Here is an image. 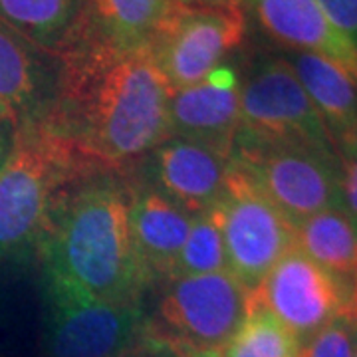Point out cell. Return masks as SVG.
<instances>
[{
    "mask_svg": "<svg viewBox=\"0 0 357 357\" xmlns=\"http://www.w3.org/2000/svg\"><path fill=\"white\" fill-rule=\"evenodd\" d=\"M173 2L191 8H213V6H243L244 0H173Z\"/></svg>",
    "mask_w": 357,
    "mask_h": 357,
    "instance_id": "484cf974",
    "label": "cell"
},
{
    "mask_svg": "<svg viewBox=\"0 0 357 357\" xmlns=\"http://www.w3.org/2000/svg\"><path fill=\"white\" fill-rule=\"evenodd\" d=\"M171 88L149 52H137L60 93L42 119L98 173H119L171 137Z\"/></svg>",
    "mask_w": 357,
    "mask_h": 357,
    "instance_id": "6da1fadb",
    "label": "cell"
},
{
    "mask_svg": "<svg viewBox=\"0 0 357 357\" xmlns=\"http://www.w3.org/2000/svg\"><path fill=\"white\" fill-rule=\"evenodd\" d=\"M13 326L14 319L10 306H8V302L0 300V349L4 347V342L8 340V335L13 332Z\"/></svg>",
    "mask_w": 357,
    "mask_h": 357,
    "instance_id": "d4e9b609",
    "label": "cell"
},
{
    "mask_svg": "<svg viewBox=\"0 0 357 357\" xmlns=\"http://www.w3.org/2000/svg\"><path fill=\"white\" fill-rule=\"evenodd\" d=\"M42 294V357H121L143 340V306L105 302L48 272Z\"/></svg>",
    "mask_w": 357,
    "mask_h": 357,
    "instance_id": "5b68a950",
    "label": "cell"
},
{
    "mask_svg": "<svg viewBox=\"0 0 357 357\" xmlns=\"http://www.w3.org/2000/svg\"><path fill=\"white\" fill-rule=\"evenodd\" d=\"M250 306L270 312L300 344L340 316L357 318L356 292L296 244L250 292Z\"/></svg>",
    "mask_w": 357,
    "mask_h": 357,
    "instance_id": "8fae6325",
    "label": "cell"
},
{
    "mask_svg": "<svg viewBox=\"0 0 357 357\" xmlns=\"http://www.w3.org/2000/svg\"><path fill=\"white\" fill-rule=\"evenodd\" d=\"M356 357H357V347H356Z\"/></svg>",
    "mask_w": 357,
    "mask_h": 357,
    "instance_id": "d6a6232c",
    "label": "cell"
},
{
    "mask_svg": "<svg viewBox=\"0 0 357 357\" xmlns=\"http://www.w3.org/2000/svg\"><path fill=\"white\" fill-rule=\"evenodd\" d=\"M208 215L222 236L227 270L248 292L296 244V227L232 159L222 195Z\"/></svg>",
    "mask_w": 357,
    "mask_h": 357,
    "instance_id": "8992f818",
    "label": "cell"
},
{
    "mask_svg": "<svg viewBox=\"0 0 357 357\" xmlns=\"http://www.w3.org/2000/svg\"><path fill=\"white\" fill-rule=\"evenodd\" d=\"M342 173V203L357 227V145L337 155Z\"/></svg>",
    "mask_w": 357,
    "mask_h": 357,
    "instance_id": "cb8c5ba5",
    "label": "cell"
},
{
    "mask_svg": "<svg viewBox=\"0 0 357 357\" xmlns=\"http://www.w3.org/2000/svg\"><path fill=\"white\" fill-rule=\"evenodd\" d=\"M62 64L56 54L40 50L0 24V103L16 126L42 119L60 96Z\"/></svg>",
    "mask_w": 357,
    "mask_h": 357,
    "instance_id": "9a60e30c",
    "label": "cell"
},
{
    "mask_svg": "<svg viewBox=\"0 0 357 357\" xmlns=\"http://www.w3.org/2000/svg\"><path fill=\"white\" fill-rule=\"evenodd\" d=\"M14 137V126H0V167L4 163V159L10 153Z\"/></svg>",
    "mask_w": 357,
    "mask_h": 357,
    "instance_id": "4316f807",
    "label": "cell"
},
{
    "mask_svg": "<svg viewBox=\"0 0 357 357\" xmlns=\"http://www.w3.org/2000/svg\"><path fill=\"white\" fill-rule=\"evenodd\" d=\"M246 22L244 6L191 8L171 2L147 52L171 91L189 88L243 46Z\"/></svg>",
    "mask_w": 357,
    "mask_h": 357,
    "instance_id": "30bf717a",
    "label": "cell"
},
{
    "mask_svg": "<svg viewBox=\"0 0 357 357\" xmlns=\"http://www.w3.org/2000/svg\"><path fill=\"white\" fill-rule=\"evenodd\" d=\"M246 18L284 52L316 54L345 70L357 84V48L328 20L316 0H244Z\"/></svg>",
    "mask_w": 357,
    "mask_h": 357,
    "instance_id": "4fadbf2b",
    "label": "cell"
},
{
    "mask_svg": "<svg viewBox=\"0 0 357 357\" xmlns=\"http://www.w3.org/2000/svg\"><path fill=\"white\" fill-rule=\"evenodd\" d=\"M300 340L264 307L250 306L215 357H298Z\"/></svg>",
    "mask_w": 357,
    "mask_h": 357,
    "instance_id": "ffe728a7",
    "label": "cell"
},
{
    "mask_svg": "<svg viewBox=\"0 0 357 357\" xmlns=\"http://www.w3.org/2000/svg\"><path fill=\"white\" fill-rule=\"evenodd\" d=\"M171 2L88 0L56 54L62 64L60 93L77 88L128 56L149 50Z\"/></svg>",
    "mask_w": 357,
    "mask_h": 357,
    "instance_id": "ba28073f",
    "label": "cell"
},
{
    "mask_svg": "<svg viewBox=\"0 0 357 357\" xmlns=\"http://www.w3.org/2000/svg\"><path fill=\"white\" fill-rule=\"evenodd\" d=\"M129 229L153 282H169L187 241L191 215L153 187L128 189Z\"/></svg>",
    "mask_w": 357,
    "mask_h": 357,
    "instance_id": "2e32d148",
    "label": "cell"
},
{
    "mask_svg": "<svg viewBox=\"0 0 357 357\" xmlns=\"http://www.w3.org/2000/svg\"><path fill=\"white\" fill-rule=\"evenodd\" d=\"M356 306H357V280H356Z\"/></svg>",
    "mask_w": 357,
    "mask_h": 357,
    "instance_id": "4dcf8cb0",
    "label": "cell"
},
{
    "mask_svg": "<svg viewBox=\"0 0 357 357\" xmlns=\"http://www.w3.org/2000/svg\"><path fill=\"white\" fill-rule=\"evenodd\" d=\"M126 357H151V349L141 342L135 349H131Z\"/></svg>",
    "mask_w": 357,
    "mask_h": 357,
    "instance_id": "f1b7e54d",
    "label": "cell"
},
{
    "mask_svg": "<svg viewBox=\"0 0 357 357\" xmlns=\"http://www.w3.org/2000/svg\"><path fill=\"white\" fill-rule=\"evenodd\" d=\"M126 356H128V354H126ZM126 356H121V357H126Z\"/></svg>",
    "mask_w": 357,
    "mask_h": 357,
    "instance_id": "836d02e7",
    "label": "cell"
},
{
    "mask_svg": "<svg viewBox=\"0 0 357 357\" xmlns=\"http://www.w3.org/2000/svg\"><path fill=\"white\" fill-rule=\"evenodd\" d=\"M171 137H183L232 155L241 128V77L229 66L203 82L171 93Z\"/></svg>",
    "mask_w": 357,
    "mask_h": 357,
    "instance_id": "5bb4252c",
    "label": "cell"
},
{
    "mask_svg": "<svg viewBox=\"0 0 357 357\" xmlns=\"http://www.w3.org/2000/svg\"><path fill=\"white\" fill-rule=\"evenodd\" d=\"M300 84L306 89L335 153L357 145V84L340 66L307 52H284Z\"/></svg>",
    "mask_w": 357,
    "mask_h": 357,
    "instance_id": "e0dca14e",
    "label": "cell"
},
{
    "mask_svg": "<svg viewBox=\"0 0 357 357\" xmlns=\"http://www.w3.org/2000/svg\"><path fill=\"white\" fill-rule=\"evenodd\" d=\"M229 167L230 155L183 137H169L149 153L151 187L191 217L218 203Z\"/></svg>",
    "mask_w": 357,
    "mask_h": 357,
    "instance_id": "7c38bea8",
    "label": "cell"
},
{
    "mask_svg": "<svg viewBox=\"0 0 357 357\" xmlns=\"http://www.w3.org/2000/svg\"><path fill=\"white\" fill-rule=\"evenodd\" d=\"M230 159L294 227L319 211L344 206L337 155L300 145L234 139Z\"/></svg>",
    "mask_w": 357,
    "mask_h": 357,
    "instance_id": "9c48e42d",
    "label": "cell"
},
{
    "mask_svg": "<svg viewBox=\"0 0 357 357\" xmlns=\"http://www.w3.org/2000/svg\"><path fill=\"white\" fill-rule=\"evenodd\" d=\"M88 0H0V24L40 50L58 54Z\"/></svg>",
    "mask_w": 357,
    "mask_h": 357,
    "instance_id": "d6986e66",
    "label": "cell"
},
{
    "mask_svg": "<svg viewBox=\"0 0 357 357\" xmlns=\"http://www.w3.org/2000/svg\"><path fill=\"white\" fill-rule=\"evenodd\" d=\"M141 342H143V340H141ZM143 344L151 349V357H181V356H177V354H173V351L165 349V347H159V345L149 344V342H143Z\"/></svg>",
    "mask_w": 357,
    "mask_h": 357,
    "instance_id": "83f0119b",
    "label": "cell"
},
{
    "mask_svg": "<svg viewBox=\"0 0 357 357\" xmlns=\"http://www.w3.org/2000/svg\"><path fill=\"white\" fill-rule=\"evenodd\" d=\"M0 126H14L16 128V121H14V117L10 115V112L0 103Z\"/></svg>",
    "mask_w": 357,
    "mask_h": 357,
    "instance_id": "f546056e",
    "label": "cell"
},
{
    "mask_svg": "<svg viewBox=\"0 0 357 357\" xmlns=\"http://www.w3.org/2000/svg\"><path fill=\"white\" fill-rule=\"evenodd\" d=\"M316 2L328 16V20L357 48V0H316Z\"/></svg>",
    "mask_w": 357,
    "mask_h": 357,
    "instance_id": "603a6c76",
    "label": "cell"
},
{
    "mask_svg": "<svg viewBox=\"0 0 357 357\" xmlns=\"http://www.w3.org/2000/svg\"><path fill=\"white\" fill-rule=\"evenodd\" d=\"M93 175L100 173L44 119L16 126L0 167V258L36 248L62 195Z\"/></svg>",
    "mask_w": 357,
    "mask_h": 357,
    "instance_id": "3957f363",
    "label": "cell"
},
{
    "mask_svg": "<svg viewBox=\"0 0 357 357\" xmlns=\"http://www.w3.org/2000/svg\"><path fill=\"white\" fill-rule=\"evenodd\" d=\"M222 270H227V256H225V244L217 222L208 213L192 215L189 234L181 248L173 278L201 276V274H213Z\"/></svg>",
    "mask_w": 357,
    "mask_h": 357,
    "instance_id": "44dd1931",
    "label": "cell"
},
{
    "mask_svg": "<svg viewBox=\"0 0 357 357\" xmlns=\"http://www.w3.org/2000/svg\"><path fill=\"white\" fill-rule=\"evenodd\" d=\"M250 307V292L229 270L178 276L165 282L143 342L181 357L215 356L238 330Z\"/></svg>",
    "mask_w": 357,
    "mask_h": 357,
    "instance_id": "277c9868",
    "label": "cell"
},
{
    "mask_svg": "<svg viewBox=\"0 0 357 357\" xmlns=\"http://www.w3.org/2000/svg\"><path fill=\"white\" fill-rule=\"evenodd\" d=\"M42 272L100 300L143 306L155 282L129 229L128 187L88 177L62 195L38 243Z\"/></svg>",
    "mask_w": 357,
    "mask_h": 357,
    "instance_id": "7a4b0ae2",
    "label": "cell"
},
{
    "mask_svg": "<svg viewBox=\"0 0 357 357\" xmlns=\"http://www.w3.org/2000/svg\"><path fill=\"white\" fill-rule=\"evenodd\" d=\"M199 357H215V356H199Z\"/></svg>",
    "mask_w": 357,
    "mask_h": 357,
    "instance_id": "1f68e13d",
    "label": "cell"
},
{
    "mask_svg": "<svg viewBox=\"0 0 357 357\" xmlns=\"http://www.w3.org/2000/svg\"><path fill=\"white\" fill-rule=\"evenodd\" d=\"M296 246L356 292L357 227L344 206L319 211L298 222Z\"/></svg>",
    "mask_w": 357,
    "mask_h": 357,
    "instance_id": "ac0fdd59",
    "label": "cell"
},
{
    "mask_svg": "<svg viewBox=\"0 0 357 357\" xmlns=\"http://www.w3.org/2000/svg\"><path fill=\"white\" fill-rule=\"evenodd\" d=\"M236 139L300 145L337 155L292 66L276 54L255 58L241 77V128Z\"/></svg>",
    "mask_w": 357,
    "mask_h": 357,
    "instance_id": "52a82bcc",
    "label": "cell"
},
{
    "mask_svg": "<svg viewBox=\"0 0 357 357\" xmlns=\"http://www.w3.org/2000/svg\"><path fill=\"white\" fill-rule=\"evenodd\" d=\"M357 318L340 316L300 344L298 357H356Z\"/></svg>",
    "mask_w": 357,
    "mask_h": 357,
    "instance_id": "7402d4cb",
    "label": "cell"
}]
</instances>
